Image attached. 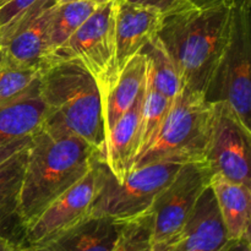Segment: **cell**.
Segmentation results:
<instances>
[{
	"instance_id": "1",
	"label": "cell",
	"mask_w": 251,
	"mask_h": 251,
	"mask_svg": "<svg viewBox=\"0 0 251 251\" xmlns=\"http://www.w3.org/2000/svg\"><path fill=\"white\" fill-rule=\"evenodd\" d=\"M232 1L179 4L162 12L156 37L176 66L180 87L205 96L229 33Z\"/></svg>"
},
{
	"instance_id": "2",
	"label": "cell",
	"mask_w": 251,
	"mask_h": 251,
	"mask_svg": "<svg viewBox=\"0 0 251 251\" xmlns=\"http://www.w3.org/2000/svg\"><path fill=\"white\" fill-rule=\"evenodd\" d=\"M100 154L88 142L44 124L31 136L20 193V216L28 227L56 198L87 174Z\"/></svg>"
},
{
	"instance_id": "3",
	"label": "cell",
	"mask_w": 251,
	"mask_h": 251,
	"mask_svg": "<svg viewBox=\"0 0 251 251\" xmlns=\"http://www.w3.org/2000/svg\"><path fill=\"white\" fill-rule=\"evenodd\" d=\"M39 96L49 126L70 132L102 156L105 134L102 96L96 78L77 60L60 59L42 70Z\"/></svg>"
},
{
	"instance_id": "4",
	"label": "cell",
	"mask_w": 251,
	"mask_h": 251,
	"mask_svg": "<svg viewBox=\"0 0 251 251\" xmlns=\"http://www.w3.org/2000/svg\"><path fill=\"white\" fill-rule=\"evenodd\" d=\"M213 114L215 104L202 93L180 87L156 139L135 168L159 161H206Z\"/></svg>"
},
{
	"instance_id": "5",
	"label": "cell",
	"mask_w": 251,
	"mask_h": 251,
	"mask_svg": "<svg viewBox=\"0 0 251 251\" xmlns=\"http://www.w3.org/2000/svg\"><path fill=\"white\" fill-rule=\"evenodd\" d=\"M251 1L233 0L229 33L205 98L223 103L251 130Z\"/></svg>"
},
{
	"instance_id": "6",
	"label": "cell",
	"mask_w": 251,
	"mask_h": 251,
	"mask_svg": "<svg viewBox=\"0 0 251 251\" xmlns=\"http://www.w3.org/2000/svg\"><path fill=\"white\" fill-rule=\"evenodd\" d=\"M184 163L159 161L136 167L118 183L108 169L91 215L130 222L151 213L152 207Z\"/></svg>"
},
{
	"instance_id": "7",
	"label": "cell",
	"mask_w": 251,
	"mask_h": 251,
	"mask_svg": "<svg viewBox=\"0 0 251 251\" xmlns=\"http://www.w3.org/2000/svg\"><path fill=\"white\" fill-rule=\"evenodd\" d=\"M212 172L206 161L186 162L159 195L152 207V242H173L180 234L210 186Z\"/></svg>"
},
{
	"instance_id": "8",
	"label": "cell",
	"mask_w": 251,
	"mask_h": 251,
	"mask_svg": "<svg viewBox=\"0 0 251 251\" xmlns=\"http://www.w3.org/2000/svg\"><path fill=\"white\" fill-rule=\"evenodd\" d=\"M107 172V166L98 158L85 176L56 198L26 228L24 249H33L91 216Z\"/></svg>"
},
{
	"instance_id": "9",
	"label": "cell",
	"mask_w": 251,
	"mask_h": 251,
	"mask_svg": "<svg viewBox=\"0 0 251 251\" xmlns=\"http://www.w3.org/2000/svg\"><path fill=\"white\" fill-rule=\"evenodd\" d=\"M114 0L98 5L66 43L56 51L50 63L60 59L77 60L103 87L114 76L115 47L113 28Z\"/></svg>"
},
{
	"instance_id": "10",
	"label": "cell",
	"mask_w": 251,
	"mask_h": 251,
	"mask_svg": "<svg viewBox=\"0 0 251 251\" xmlns=\"http://www.w3.org/2000/svg\"><path fill=\"white\" fill-rule=\"evenodd\" d=\"M213 104L215 114L206 162L212 174L251 188V130L242 124L227 105Z\"/></svg>"
},
{
	"instance_id": "11",
	"label": "cell",
	"mask_w": 251,
	"mask_h": 251,
	"mask_svg": "<svg viewBox=\"0 0 251 251\" xmlns=\"http://www.w3.org/2000/svg\"><path fill=\"white\" fill-rule=\"evenodd\" d=\"M53 0H37L24 14L0 27V53L16 65L43 70L49 63L48 17Z\"/></svg>"
},
{
	"instance_id": "12",
	"label": "cell",
	"mask_w": 251,
	"mask_h": 251,
	"mask_svg": "<svg viewBox=\"0 0 251 251\" xmlns=\"http://www.w3.org/2000/svg\"><path fill=\"white\" fill-rule=\"evenodd\" d=\"M161 17L162 12L156 7L129 0H114V76L130 59L141 53L144 47L156 37Z\"/></svg>"
},
{
	"instance_id": "13",
	"label": "cell",
	"mask_w": 251,
	"mask_h": 251,
	"mask_svg": "<svg viewBox=\"0 0 251 251\" xmlns=\"http://www.w3.org/2000/svg\"><path fill=\"white\" fill-rule=\"evenodd\" d=\"M234 242L227 235L215 196L208 186L203 191L172 251H229Z\"/></svg>"
},
{
	"instance_id": "14",
	"label": "cell",
	"mask_w": 251,
	"mask_h": 251,
	"mask_svg": "<svg viewBox=\"0 0 251 251\" xmlns=\"http://www.w3.org/2000/svg\"><path fill=\"white\" fill-rule=\"evenodd\" d=\"M126 223L91 215L29 251H112Z\"/></svg>"
},
{
	"instance_id": "15",
	"label": "cell",
	"mask_w": 251,
	"mask_h": 251,
	"mask_svg": "<svg viewBox=\"0 0 251 251\" xmlns=\"http://www.w3.org/2000/svg\"><path fill=\"white\" fill-rule=\"evenodd\" d=\"M145 90V88H144ZM144 91L124 113L105 137L102 159L118 183H122L134 169L139 152L140 123Z\"/></svg>"
},
{
	"instance_id": "16",
	"label": "cell",
	"mask_w": 251,
	"mask_h": 251,
	"mask_svg": "<svg viewBox=\"0 0 251 251\" xmlns=\"http://www.w3.org/2000/svg\"><path fill=\"white\" fill-rule=\"evenodd\" d=\"M27 146L0 164V237L17 249H24L26 233L20 216V193Z\"/></svg>"
},
{
	"instance_id": "17",
	"label": "cell",
	"mask_w": 251,
	"mask_h": 251,
	"mask_svg": "<svg viewBox=\"0 0 251 251\" xmlns=\"http://www.w3.org/2000/svg\"><path fill=\"white\" fill-rule=\"evenodd\" d=\"M145 81L146 58L144 54L139 53L130 59L109 82L100 88L105 137L115 123L130 109L140 93L144 91Z\"/></svg>"
},
{
	"instance_id": "18",
	"label": "cell",
	"mask_w": 251,
	"mask_h": 251,
	"mask_svg": "<svg viewBox=\"0 0 251 251\" xmlns=\"http://www.w3.org/2000/svg\"><path fill=\"white\" fill-rule=\"evenodd\" d=\"M210 188L215 196L229 240L234 243L250 240V186L213 174Z\"/></svg>"
},
{
	"instance_id": "19",
	"label": "cell",
	"mask_w": 251,
	"mask_h": 251,
	"mask_svg": "<svg viewBox=\"0 0 251 251\" xmlns=\"http://www.w3.org/2000/svg\"><path fill=\"white\" fill-rule=\"evenodd\" d=\"M46 122V109L37 92L0 105V146L16 140L29 137L38 131Z\"/></svg>"
},
{
	"instance_id": "20",
	"label": "cell",
	"mask_w": 251,
	"mask_h": 251,
	"mask_svg": "<svg viewBox=\"0 0 251 251\" xmlns=\"http://www.w3.org/2000/svg\"><path fill=\"white\" fill-rule=\"evenodd\" d=\"M98 5L100 2L93 0H76V1L59 2V4L54 2L51 5L49 10L48 28H47L49 63L54 54L92 15Z\"/></svg>"
},
{
	"instance_id": "21",
	"label": "cell",
	"mask_w": 251,
	"mask_h": 251,
	"mask_svg": "<svg viewBox=\"0 0 251 251\" xmlns=\"http://www.w3.org/2000/svg\"><path fill=\"white\" fill-rule=\"evenodd\" d=\"M146 58V80L157 92L173 100L180 90L178 73L157 37H153L141 50Z\"/></svg>"
},
{
	"instance_id": "22",
	"label": "cell",
	"mask_w": 251,
	"mask_h": 251,
	"mask_svg": "<svg viewBox=\"0 0 251 251\" xmlns=\"http://www.w3.org/2000/svg\"><path fill=\"white\" fill-rule=\"evenodd\" d=\"M42 70L10 63L0 53V105L22 100L39 88Z\"/></svg>"
},
{
	"instance_id": "23",
	"label": "cell",
	"mask_w": 251,
	"mask_h": 251,
	"mask_svg": "<svg viewBox=\"0 0 251 251\" xmlns=\"http://www.w3.org/2000/svg\"><path fill=\"white\" fill-rule=\"evenodd\" d=\"M172 100L157 92L147 80L145 81L144 100L141 107V123H140V142L136 162L151 146L153 140L163 125L164 119L171 108ZM135 162V164H136ZM135 168V167H134Z\"/></svg>"
},
{
	"instance_id": "24",
	"label": "cell",
	"mask_w": 251,
	"mask_h": 251,
	"mask_svg": "<svg viewBox=\"0 0 251 251\" xmlns=\"http://www.w3.org/2000/svg\"><path fill=\"white\" fill-rule=\"evenodd\" d=\"M152 242V215H145L126 223L119 242L112 251H150Z\"/></svg>"
},
{
	"instance_id": "25",
	"label": "cell",
	"mask_w": 251,
	"mask_h": 251,
	"mask_svg": "<svg viewBox=\"0 0 251 251\" xmlns=\"http://www.w3.org/2000/svg\"><path fill=\"white\" fill-rule=\"evenodd\" d=\"M36 1L37 0H0V27L6 26Z\"/></svg>"
},
{
	"instance_id": "26",
	"label": "cell",
	"mask_w": 251,
	"mask_h": 251,
	"mask_svg": "<svg viewBox=\"0 0 251 251\" xmlns=\"http://www.w3.org/2000/svg\"><path fill=\"white\" fill-rule=\"evenodd\" d=\"M129 1L137 2V4L149 5V6L156 7L161 12L167 11L174 5L184 4V5H191V6L198 7H205L211 6V5L221 4L225 1H230V0H129Z\"/></svg>"
},
{
	"instance_id": "27",
	"label": "cell",
	"mask_w": 251,
	"mask_h": 251,
	"mask_svg": "<svg viewBox=\"0 0 251 251\" xmlns=\"http://www.w3.org/2000/svg\"><path fill=\"white\" fill-rule=\"evenodd\" d=\"M31 141V136L25 137V139L16 140V141L9 142V144H5L0 146V164L4 163L6 159H9L10 157L14 156L16 152H19L20 150H22L24 147H26L27 145Z\"/></svg>"
},
{
	"instance_id": "28",
	"label": "cell",
	"mask_w": 251,
	"mask_h": 251,
	"mask_svg": "<svg viewBox=\"0 0 251 251\" xmlns=\"http://www.w3.org/2000/svg\"><path fill=\"white\" fill-rule=\"evenodd\" d=\"M173 242H174V240H173ZM173 242L158 243V244H153V247H152V249L150 251H172Z\"/></svg>"
},
{
	"instance_id": "29",
	"label": "cell",
	"mask_w": 251,
	"mask_h": 251,
	"mask_svg": "<svg viewBox=\"0 0 251 251\" xmlns=\"http://www.w3.org/2000/svg\"><path fill=\"white\" fill-rule=\"evenodd\" d=\"M19 249L15 248L11 243L5 240L4 238L0 237V251H17Z\"/></svg>"
},
{
	"instance_id": "30",
	"label": "cell",
	"mask_w": 251,
	"mask_h": 251,
	"mask_svg": "<svg viewBox=\"0 0 251 251\" xmlns=\"http://www.w3.org/2000/svg\"><path fill=\"white\" fill-rule=\"evenodd\" d=\"M54 2H56V4H59V2H68V1H76V0H53ZM93 1H97V2H104L107 1V0H93Z\"/></svg>"
},
{
	"instance_id": "31",
	"label": "cell",
	"mask_w": 251,
	"mask_h": 251,
	"mask_svg": "<svg viewBox=\"0 0 251 251\" xmlns=\"http://www.w3.org/2000/svg\"><path fill=\"white\" fill-rule=\"evenodd\" d=\"M17 251H29V250H27V249H19Z\"/></svg>"
}]
</instances>
